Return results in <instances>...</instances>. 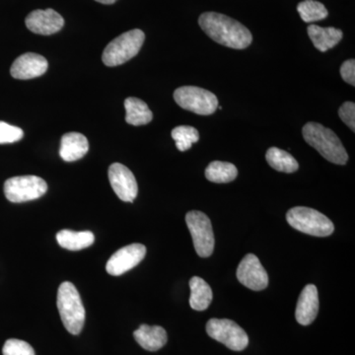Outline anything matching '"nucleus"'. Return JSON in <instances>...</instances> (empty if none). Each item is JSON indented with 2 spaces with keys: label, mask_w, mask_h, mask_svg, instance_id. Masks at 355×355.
I'll use <instances>...</instances> for the list:
<instances>
[{
  "label": "nucleus",
  "mask_w": 355,
  "mask_h": 355,
  "mask_svg": "<svg viewBox=\"0 0 355 355\" xmlns=\"http://www.w3.org/2000/svg\"><path fill=\"white\" fill-rule=\"evenodd\" d=\"M340 120L352 130H355V104L354 102H345L338 110Z\"/></svg>",
  "instance_id": "obj_28"
},
{
  "label": "nucleus",
  "mask_w": 355,
  "mask_h": 355,
  "mask_svg": "<svg viewBox=\"0 0 355 355\" xmlns=\"http://www.w3.org/2000/svg\"><path fill=\"white\" fill-rule=\"evenodd\" d=\"M48 184L42 178L33 176L13 177L4 184V195L9 202L21 203L43 197Z\"/></svg>",
  "instance_id": "obj_7"
},
{
  "label": "nucleus",
  "mask_w": 355,
  "mask_h": 355,
  "mask_svg": "<svg viewBox=\"0 0 355 355\" xmlns=\"http://www.w3.org/2000/svg\"><path fill=\"white\" fill-rule=\"evenodd\" d=\"M186 223L193 238L196 252L202 258H209L214 253L216 243L209 216L202 211L193 210L187 214Z\"/></svg>",
  "instance_id": "obj_8"
},
{
  "label": "nucleus",
  "mask_w": 355,
  "mask_h": 355,
  "mask_svg": "<svg viewBox=\"0 0 355 355\" xmlns=\"http://www.w3.org/2000/svg\"><path fill=\"white\" fill-rule=\"evenodd\" d=\"M48 62L43 55L27 53L16 58L11 67L10 73L13 78L27 80L43 76L48 70Z\"/></svg>",
  "instance_id": "obj_14"
},
{
  "label": "nucleus",
  "mask_w": 355,
  "mask_h": 355,
  "mask_svg": "<svg viewBox=\"0 0 355 355\" xmlns=\"http://www.w3.org/2000/svg\"><path fill=\"white\" fill-rule=\"evenodd\" d=\"M266 162L277 171L284 173H294L297 171L299 164L296 159L277 147H270L266 154Z\"/></svg>",
  "instance_id": "obj_22"
},
{
  "label": "nucleus",
  "mask_w": 355,
  "mask_h": 355,
  "mask_svg": "<svg viewBox=\"0 0 355 355\" xmlns=\"http://www.w3.org/2000/svg\"><path fill=\"white\" fill-rule=\"evenodd\" d=\"M57 241L60 247L69 251H80L90 247L95 241V236L90 231L74 232V231H60L57 234Z\"/></svg>",
  "instance_id": "obj_20"
},
{
  "label": "nucleus",
  "mask_w": 355,
  "mask_h": 355,
  "mask_svg": "<svg viewBox=\"0 0 355 355\" xmlns=\"http://www.w3.org/2000/svg\"><path fill=\"white\" fill-rule=\"evenodd\" d=\"M340 76L345 83L355 85V60H349L340 67Z\"/></svg>",
  "instance_id": "obj_29"
},
{
  "label": "nucleus",
  "mask_w": 355,
  "mask_h": 355,
  "mask_svg": "<svg viewBox=\"0 0 355 355\" xmlns=\"http://www.w3.org/2000/svg\"><path fill=\"white\" fill-rule=\"evenodd\" d=\"M198 24L210 39L227 48L244 50L253 42V36L248 28L223 14L202 13Z\"/></svg>",
  "instance_id": "obj_1"
},
{
  "label": "nucleus",
  "mask_w": 355,
  "mask_h": 355,
  "mask_svg": "<svg viewBox=\"0 0 355 355\" xmlns=\"http://www.w3.org/2000/svg\"><path fill=\"white\" fill-rule=\"evenodd\" d=\"M190 288L191 307L196 311L207 310L212 301V291L207 282L198 277H191Z\"/></svg>",
  "instance_id": "obj_21"
},
{
  "label": "nucleus",
  "mask_w": 355,
  "mask_h": 355,
  "mask_svg": "<svg viewBox=\"0 0 355 355\" xmlns=\"http://www.w3.org/2000/svg\"><path fill=\"white\" fill-rule=\"evenodd\" d=\"M89 150V142L85 135L79 132H67L60 141V155L67 162H73L83 158Z\"/></svg>",
  "instance_id": "obj_16"
},
{
  "label": "nucleus",
  "mask_w": 355,
  "mask_h": 355,
  "mask_svg": "<svg viewBox=\"0 0 355 355\" xmlns=\"http://www.w3.org/2000/svg\"><path fill=\"white\" fill-rule=\"evenodd\" d=\"M146 254V246L139 243L121 248L109 259L106 266L107 272L114 277L123 275L139 265Z\"/></svg>",
  "instance_id": "obj_10"
},
{
  "label": "nucleus",
  "mask_w": 355,
  "mask_h": 355,
  "mask_svg": "<svg viewBox=\"0 0 355 355\" xmlns=\"http://www.w3.org/2000/svg\"><path fill=\"white\" fill-rule=\"evenodd\" d=\"M173 139L176 142L177 148L180 151L189 150L193 144H197L200 139V133L197 128L190 125H180L172 130Z\"/></svg>",
  "instance_id": "obj_25"
},
{
  "label": "nucleus",
  "mask_w": 355,
  "mask_h": 355,
  "mask_svg": "<svg viewBox=\"0 0 355 355\" xmlns=\"http://www.w3.org/2000/svg\"><path fill=\"white\" fill-rule=\"evenodd\" d=\"M95 1L100 2L103 4H113L116 0H95Z\"/></svg>",
  "instance_id": "obj_30"
},
{
  "label": "nucleus",
  "mask_w": 355,
  "mask_h": 355,
  "mask_svg": "<svg viewBox=\"0 0 355 355\" xmlns=\"http://www.w3.org/2000/svg\"><path fill=\"white\" fill-rule=\"evenodd\" d=\"M2 354L3 355H36L34 349L29 343L24 340H16V338L6 340L2 349Z\"/></svg>",
  "instance_id": "obj_26"
},
{
  "label": "nucleus",
  "mask_w": 355,
  "mask_h": 355,
  "mask_svg": "<svg viewBox=\"0 0 355 355\" xmlns=\"http://www.w3.org/2000/svg\"><path fill=\"white\" fill-rule=\"evenodd\" d=\"M302 135L305 141L324 159L335 164H347L349 154L338 135L330 128L311 121L303 127Z\"/></svg>",
  "instance_id": "obj_2"
},
{
  "label": "nucleus",
  "mask_w": 355,
  "mask_h": 355,
  "mask_svg": "<svg viewBox=\"0 0 355 355\" xmlns=\"http://www.w3.org/2000/svg\"><path fill=\"white\" fill-rule=\"evenodd\" d=\"M237 279L243 286L254 291H261L268 287V275L261 266L258 257L248 254L237 268Z\"/></svg>",
  "instance_id": "obj_11"
},
{
  "label": "nucleus",
  "mask_w": 355,
  "mask_h": 355,
  "mask_svg": "<svg viewBox=\"0 0 355 355\" xmlns=\"http://www.w3.org/2000/svg\"><path fill=\"white\" fill-rule=\"evenodd\" d=\"M319 312V295L314 284H308L299 296L296 305V321L302 326L312 324Z\"/></svg>",
  "instance_id": "obj_15"
},
{
  "label": "nucleus",
  "mask_w": 355,
  "mask_h": 355,
  "mask_svg": "<svg viewBox=\"0 0 355 355\" xmlns=\"http://www.w3.org/2000/svg\"><path fill=\"white\" fill-rule=\"evenodd\" d=\"M301 19L306 23L317 22L328 17L329 12L323 3L315 0H304L297 6Z\"/></svg>",
  "instance_id": "obj_24"
},
{
  "label": "nucleus",
  "mask_w": 355,
  "mask_h": 355,
  "mask_svg": "<svg viewBox=\"0 0 355 355\" xmlns=\"http://www.w3.org/2000/svg\"><path fill=\"white\" fill-rule=\"evenodd\" d=\"M133 336L140 347L148 352H157L164 347L168 340L165 329L160 326L141 324L135 331Z\"/></svg>",
  "instance_id": "obj_17"
},
{
  "label": "nucleus",
  "mask_w": 355,
  "mask_h": 355,
  "mask_svg": "<svg viewBox=\"0 0 355 355\" xmlns=\"http://www.w3.org/2000/svg\"><path fill=\"white\" fill-rule=\"evenodd\" d=\"M57 306L64 328L71 335H79L85 323V309L76 286L62 282L58 287Z\"/></svg>",
  "instance_id": "obj_3"
},
{
  "label": "nucleus",
  "mask_w": 355,
  "mask_h": 355,
  "mask_svg": "<svg viewBox=\"0 0 355 355\" xmlns=\"http://www.w3.org/2000/svg\"><path fill=\"white\" fill-rule=\"evenodd\" d=\"M125 121L130 125H147L153 119V112L148 108L146 102L139 98L130 97L125 99Z\"/></svg>",
  "instance_id": "obj_19"
},
{
  "label": "nucleus",
  "mask_w": 355,
  "mask_h": 355,
  "mask_svg": "<svg viewBox=\"0 0 355 355\" xmlns=\"http://www.w3.org/2000/svg\"><path fill=\"white\" fill-rule=\"evenodd\" d=\"M308 35L315 48L322 53L331 50L343 39V31L334 27L323 28L317 25L308 27Z\"/></svg>",
  "instance_id": "obj_18"
},
{
  "label": "nucleus",
  "mask_w": 355,
  "mask_h": 355,
  "mask_svg": "<svg viewBox=\"0 0 355 355\" xmlns=\"http://www.w3.org/2000/svg\"><path fill=\"white\" fill-rule=\"evenodd\" d=\"M286 219L291 227L316 237H327L335 230L333 222L328 217L310 207H293L287 212Z\"/></svg>",
  "instance_id": "obj_4"
},
{
  "label": "nucleus",
  "mask_w": 355,
  "mask_h": 355,
  "mask_svg": "<svg viewBox=\"0 0 355 355\" xmlns=\"http://www.w3.org/2000/svg\"><path fill=\"white\" fill-rule=\"evenodd\" d=\"M146 35L139 29H133L116 37L103 53V62L107 67H118L135 58L139 53Z\"/></svg>",
  "instance_id": "obj_5"
},
{
  "label": "nucleus",
  "mask_w": 355,
  "mask_h": 355,
  "mask_svg": "<svg viewBox=\"0 0 355 355\" xmlns=\"http://www.w3.org/2000/svg\"><path fill=\"white\" fill-rule=\"evenodd\" d=\"M207 333L210 338L223 343L229 349L241 352L249 345L246 331L228 319H211L207 322Z\"/></svg>",
  "instance_id": "obj_9"
},
{
  "label": "nucleus",
  "mask_w": 355,
  "mask_h": 355,
  "mask_svg": "<svg viewBox=\"0 0 355 355\" xmlns=\"http://www.w3.org/2000/svg\"><path fill=\"white\" fill-rule=\"evenodd\" d=\"M25 24L30 31L35 34L48 35L55 34L62 29L64 25V20L62 16L53 9H46V10L32 11L27 16Z\"/></svg>",
  "instance_id": "obj_13"
},
{
  "label": "nucleus",
  "mask_w": 355,
  "mask_h": 355,
  "mask_svg": "<svg viewBox=\"0 0 355 355\" xmlns=\"http://www.w3.org/2000/svg\"><path fill=\"white\" fill-rule=\"evenodd\" d=\"M237 176V168L229 162L214 161L205 169V177L212 183H230V182L234 181Z\"/></svg>",
  "instance_id": "obj_23"
},
{
  "label": "nucleus",
  "mask_w": 355,
  "mask_h": 355,
  "mask_svg": "<svg viewBox=\"0 0 355 355\" xmlns=\"http://www.w3.org/2000/svg\"><path fill=\"white\" fill-rule=\"evenodd\" d=\"M174 99L181 108L202 116L214 114L218 107V99L214 93L197 86L178 88Z\"/></svg>",
  "instance_id": "obj_6"
},
{
  "label": "nucleus",
  "mask_w": 355,
  "mask_h": 355,
  "mask_svg": "<svg viewBox=\"0 0 355 355\" xmlns=\"http://www.w3.org/2000/svg\"><path fill=\"white\" fill-rule=\"evenodd\" d=\"M109 181L121 200L132 202L139 193V186L132 172L121 163H114L109 168Z\"/></svg>",
  "instance_id": "obj_12"
},
{
  "label": "nucleus",
  "mask_w": 355,
  "mask_h": 355,
  "mask_svg": "<svg viewBox=\"0 0 355 355\" xmlns=\"http://www.w3.org/2000/svg\"><path fill=\"white\" fill-rule=\"evenodd\" d=\"M23 137H24V132L20 128L0 121V144H13V142L19 141Z\"/></svg>",
  "instance_id": "obj_27"
}]
</instances>
